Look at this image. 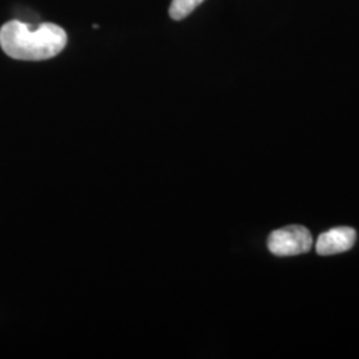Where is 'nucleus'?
I'll return each instance as SVG.
<instances>
[{
    "label": "nucleus",
    "instance_id": "nucleus-3",
    "mask_svg": "<svg viewBox=\"0 0 359 359\" xmlns=\"http://www.w3.org/2000/svg\"><path fill=\"white\" fill-rule=\"evenodd\" d=\"M357 241V231L348 226H338L322 233L317 240V253L320 256H333L350 250Z\"/></svg>",
    "mask_w": 359,
    "mask_h": 359
},
{
    "label": "nucleus",
    "instance_id": "nucleus-1",
    "mask_svg": "<svg viewBox=\"0 0 359 359\" xmlns=\"http://www.w3.org/2000/svg\"><path fill=\"white\" fill-rule=\"evenodd\" d=\"M67 34L62 27L43 23L32 27L11 20L0 28V47L16 60L38 62L55 57L67 46Z\"/></svg>",
    "mask_w": 359,
    "mask_h": 359
},
{
    "label": "nucleus",
    "instance_id": "nucleus-2",
    "mask_svg": "<svg viewBox=\"0 0 359 359\" xmlns=\"http://www.w3.org/2000/svg\"><path fill=\"white\" fill-rule=\"evenodd\" d=\"M268 248L274 256H299L313 248V236L302 225L283 226L270 233Z\"/></svg>",
    "mask_w": 359,
    "mask_h": 359
},
{
    "label": "nucleus",
    "instance_id": "nucleus-4",
    "mask_svg": "<svg viewBox=\"0 0 359 359\" xmlns=\"http://www.w3.org/2000/svg\"><path fill=\"white\" fill-rule=\"evenodd\" d=\"M204 0H172L169 15L173 20H181L194 11Z\"/></svg>",
    "mask_w": 359,
    "mask_h": 359
}]
</instances>
